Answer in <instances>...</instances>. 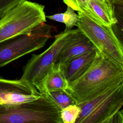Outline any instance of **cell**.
<instances>
[{"instance_id": "obj_1", "label": "cell", "mask_w": 123, "mask_h": 123, "mask_svg": "<svg viewBox=\"0 0 123 123\" xmlns=\"http://www.w3.org/2000/svg\"><path fill=\"white\" fill-rule=\"evenodd\" d=\"M122 81L123 68L98 50L90 67L78 79L69 84L67 91L79 104Z\"/></svg>"}, {"instance_id": "obj_2", "label": "cell", "mask_w": 123, "mask_h": 123, "mask_svg": "<svg viewBox=\"0 0 123 123\" xmlns=\"http://www.w3.org/2000/svg\"><path fill=\"white\" fill-rule=\"evenodd\" d=\"M77 105L80 112L75 123H123V81Z\"/></svg>"}, {"instance_id": "obj_3", "label": "cell", "mask_w": 123, "mask_h": 123, "mask_svg": "<svg viewBox=\"0 0 123 123\" xmlns=\"http://www.w3.org/2000/svg\"><path fill=\"white\" fill-rule=\"evenodd\" d=\"M60 108L47 93L14 106L0 104V123H62Z\"/></svg>"}, {"instance_id": "obj_4", "label": "cell", "mask_w": 123, "mask_h": 123, "mask_svg": "<svg viewBox=\"0 0 123 123\" xmlns=\"http://www.w3.org/2000/svg\"><path fill=\"white\" fill-rule=\"evenodd\" d=\"M46 21L44 6L26 0L0 18V42L28 33Z\"/></svg>"}, {"instance_id": "obj_5", "label": "cell", "mask_w": 123, "mask_h": 123, "mask_svg": "<svg viewBox=\"0 0 123 123\" xmlns=\"http://www.w3.org/2000/svg\"><path fill=\"white\" fill-rule=\"evenodd\" d=\"M76 26L98 51L123 68V44L112 27L99 25L80 12H78Z\"/></svg>"}, {"instance_id": "obj_6", "label": "cell", "mask_w": 123, "mask_h": 123, "mask_svg": "<svg viewBox=\"0 0 123 123\" xmlns=\"http://www.w3.org/2000/svg\"><path fill=\"white\" fill-rule=\"evenodd\" d=\"M52 26L42 23L31 31L0 42V67L43 47L51 37Z\"/></svg>"}, {"instance_id": "obj_7", "label": "cell", "mask_w": 123, "mask_h": 123, "mask_svg": "<svg viewBox=\"0 0 123 123\" xmlns=\"http://www.w3.org/2000/svg\"><path fill=\"white\" fill-rule=\"evenodd\" d=\"M74 29L64 30L54 37V40L44 52L33 54L24 68L21 79L37 91L48 72L54 66L61 49L69 40Z\"/></svg>"}, {"instance_id": "obj_8", "label": "cell", "mask_w": 123, "mask_h": 123, "mask_svg": "<svg viewBox=\"0 0 123 123\" xmlns=\"http://www.w3.org/2000/svg\"><path fill=\"white\" fill-rule=\"evenodd\" d=\"M94 49H97L80 30L74 29L70 38L59 53L55 64L63 66L74 58Z\"/></svg>"}, {"instance_id": "obj_9", "label": "cell", "mask_w": 123, "mask_h": 123, "mask_svg": "<svg viewBox=\"0 0 123 123\" xmlns=\"http://www.w3.org/2000/svg\"><path fill=\"white\" fill-rule=\"evenodd\" d=\"M89 7L86 16L96 24L112 27L117 23L114 5L111 0H89Z\"/></svg>"}, {"instance_id": "obj_10", "label": "cell", "mask_w": 123, "mask_h": 123, "mask_svg": "<svg viewBox=\"0 0 123 123\" xmlns=\"http://www.w3.org/2000/svg\"><path fill=\"white\" fill-rule=\"evenodd\" d=\"M97 49L77 56L63 66L60 67L69 84L81 77L90 67L95 58Z\"/></svg>"}, {"instance_id": "obj_11", "label": "cell", "mask_w": 123, "mask_h": 123, "mask_svg": "<svg viewBox=\"0 0 123 123\" xmlns=\"http://www.w3.org/2000/svg\"><path fill=\"white\" fill-rule=\"evenodd\" d=\"M68 86L62 70L54 64L42 80L38 91L40 93H48L56 90H67Z\"/></svg>"}, {"instance_id": "obj_12", "label": "cell", "mask_w": 123, "mask_h": 123, "mask_svg": "<svg viewBox=\"0 0 123 123\" xmlns=\"http://www.w3.org/2000/svg\"><path fill=\"white\" fill-rule=\"evenodd\" d=\"M16 92L39 95L40 93L21 78L11 80L0 77V96L5 93Z\"/></svg>"}, {"instance_id": "obj_13", "label": "cell", "mask_w": 123, "mask_h": 123, "mask_svg": "<svg viewBox=\"0 0 123 123\" xmlns=\"http://www.w3.org/2000/svg\"><path fill=\"white\" fill-rule=\"evenodd\" d=\"M40 96V94L37 95L16 92L5 93L0 96V104L8 106L17 105L32 101Z\"/></svg>"}, {"instance_id": "obj_14", "label": "cell", "mask_w": 123, "mask_h": 123, "mask_svg": "<svg viewBox=\"0 0 123 123\" xmlns=\"http://www.w3.org/2000/svg\"><path fill=\"white\" fill-rule=\"evenodd\" d=\"M47 94L61 110L70 105L76 104L74 99L67 90H56Z\"/></svg>"}, {"instance_id": "obj_15", "label": "cell", "mask_w": 123, "mask_h": 123, "mask_svg": "<svg viewBox=\"0 0 123 123\" xmlns=\"http://www.w3.org/2000/svg\"><path fill=\"white\" fill-rule=\"evenodd\" d=\"M80 112V108L76 104L70 105L61 110L60 117L62 123H75Z\"/></svg>"}, {"instance_id": "obj_16", "label": "cell", "mask_w": 123, "mask_h": 123, "mask_svg": "<svg viewBox=\"0 0 123 123\" xmlns=\"http://www.w3.org/2000/svg\"><path fill=\"white\" fill-rule=\"evenodd\" d=\"M78 21V14L74 11L69 6H67L66 11L63 13L62 23L65 25V30L72 29L74 26H76Z\"/></svg>"}, {"instance_id": "obj_17", "label": "cell", "mask_w": 123, "mask_h": 123, "mask_svg": "<svg viewBox=\"0 0 123 123\" xmlns=\"http://www.w3.org/2000/svg\"><path fill=\"white\" fill-rule=\"evenodd\" d=\"M89 0H63V2L74 11L87 16L89 12Z\"/></svg>"}, {"instance_id": "obj_18", "label": "cell", "mask_w": 123, "mask_h": 123, "mask_svg": "<svg viewBox=\"0 0 123 123\" xmlns=\"http://www.w3.org/2000/svg\"><path fill=\"white\" fill-rule=\"evenodd\" d=\"M26 0H0V18L7 12Z\"/></svg>"}, {"instance_id": "obj_19", "label": "cell", "mask_w": 123, "mask_h": 123, "mask_svg": "<svg viewBox=\"0 0 123 123\" xmlns=\"http://www.w3.org/2000/svg\"><path fill=\"white\" fill-rule=\"evenodd\" d=\"M113 4L123 5V0H111Z\"/></svg>"}]
</instances>
